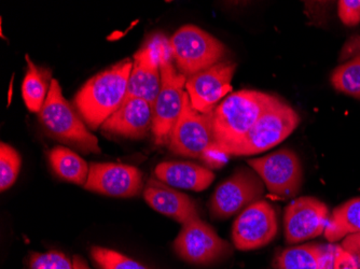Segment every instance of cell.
<instances>
[{
	"mask_svg": "<svg viewBox=\"0 0 360 269\" xmlns=\"http://www.w3.org/2000/svg\"><path fill=\"white\" fill-rule=\"evenodd\" d=\"M339 16L347 26L357 25L360 22V0L339 1Z\"/></svg>",
	"mask_w": 360,
	"mask_h": 269,
	"instance_id": "27",
	"label": "cell"
},
{
	"mask_svg": "<svg viewBox=\"0 0 360 269\" xmlns=\"http://www.w3.org/2000/svg\"><path fill=\"white\" fill-rule=\"evenodd\" d=\"M25 58L28 67L22 83V97L28 110L39 113L53 80L51 79L52 72L48 68L37 66L28 54Z\"/></svg>",
	"mask_w": 360,
	"mask_h": 269,
	"instance_id": "20",
	"label": "cell"
},
{
	"mask_svg": "<svg viewBox=\"0 0 360 269\" xmlns=\"http://www.w3.org/2000/svg\"><path fill=\"white\" fill-rule=\"evenodd\" d=\"M280 99L259 91L242 90L229 95L212 111V133L224 155L238 145L257 121Z\"/></svg>",
	"mask_w": 360,
	"mask_h": 269,
	"instance_id": "1",
	"label": "cell"
},
{
	"mask_svg": "<svg viewBox=\"0 0 360 269\" xmlns=\"http://www.w3.org/2000/svg\"><path fill=\"white\" fill-rule=\"evenodd\" d=\"M155 177L172 188L202 192L210 188L215 173L199 164L171 161L160 163L155 167Z\"/></svg>",
	"mask_w": 360,
	"mask_h": 269,
	"instance_id": "18",
	"label": "cell"
},
{
	"mask_svg": "<svg viewBox=\"0 0 360 269\" xmlns=\"http://www.w3.org/2000/svg\"><path fill=\"white\" fill-rule=\"evenodd\" d=\"M133 62L127 58L95 74L80 88L74 105L91 129L95 131L116 112L127 96V81Z\"/></svg>",
	"mask_w": 360,
	"mask_h": 269,
	"instance_id": "2",
	"label": "cell"
},
{
	"mask_svg": "<svg viewBox=\"0 0 360 269\" xmlns=\"http://www.w3.org/2000/svg\"><path fill=\"white\" fill-rule=\"evenodd\" d=\"M72 265H74L75 269H92L89 266L86 261L79 256H74V258H72Z\"/></svg>",
	"mask_w": 360,
	"mask_h": 269,
	"instance_id": "31",
	"label": "cell"
},
{
	"mask_svg": "<svg viewBox=\"0 0 360 269\" xmlns=\"http://www.w3.org/2000/svg\"><path fill=\"white\" fill-rule=\"evenodd\" d=\"M20 153L7 143L0 145V190L6 191L13 185L21 171Z\"/></svg>",
	"mask_w": 360,
	"mask_h": 269,
	"instance_id": "25",
	"label": "cell"
},
{
	"mask_svg": "<svg viewBox=\"0 0 360 269\" xmlns=\"http://www.w3.org/2000/svg\"><path fill=\"white\" fill-rule=\"evenodd\" d=\"M143 193L146 203L153 210L173 218L181 225L200 216L195 200L155 177L147 180Z\"/></svg>",
	"mask_w": 360,
	"mask_h": 269,
	"instance_id": "15",
	"label": "cell"
},
{
	"mask_svg": "<svg viewBox=\"0 0 360 269\" xmlns=\"http://www.w3.org/2000/svg\"><path fill=\"white\" fill-rule=\"evenodd\" d=\"M161 70L162 86L157 100L153 107V135L157 145H165L171 138V133L183 110L184 95L187 77L176 70L169 62L167 50L162 46L157 52Z\"/></svg>",
	"mask_w": 360,
	"mask_h": 269,
	"instance_id": "5",
	"label": "cell"
},
{
	"mask_svg": "<svg viewBox=\"0 0 360 269\" xmlns=\"http://www.w3.org/2000/svg\"><path fill=\"white\" fill-rule=\"evenodd\" d=\"M86 191L113 197H134L143 192V173L135 166L91 163Z\"/></svg>",
	"mask_w": 360,
	"mask_h": 269,
	"instance_id": "14",
	"label": "cell"
},
{
	"mask_svg": "<svg viewBox=\"0 0 360 269\" xmlns=\"http://www.w3.org/2000/svg\"><path fill=\"white\" fill-rule=\"evenodd\" d=\"M354 53H360V37H355L347 42L345 51L342 52L341 58H347Z\"/></svg>",
	"mask_w": 360,
	"mask_h": 269,
	"instance_id": "30",
	"label": "cell"
},
{
	"mask_svg": "<svg viewBox=\"0 0 360 269\" xmlns=\"http://www.w3.org/2000/svg\"><path fill=\"white\" fill-rule=\"evenodd\" d=\"M49 162L52 171L65 181L84 185L90 173V164L68 147H53L49 152Z\"/></svg>",
	"mask_w": 360,
	"mask_h": 269,
	"instance_id": "21",
	"label": "cell"
},
{
	"mask_svg": "<svg viewBox=\"0 0 360 269\" xmlns=\"http://www.w3.org/2000/svg\"><path fill=\"white\" fill-rule=\"evenodd\" d=\"M328 218V207L317 198L304 196L293 199L285 209L287 244H300L319 237L325 232Z\"/></svg>",
	"mask_w": 360,
	"mask_h": 269,
	"instance_id": "13",
	"label": "cell"
},
{
	"mask_svg": "<svg viewBox=\"0 0 360 269\" xmlns=\"http://www.w3.org/2000/svg\"><path fill=\"white\" fill-rule=\"evenodd\" d=\"M357 232H360V197L353 198L333 210L323 235L329 242H335Z\"/></svg>",
	"mask_w": 360,
	"mask_h": 269,
	"instance_id": "22",
	"label": "cell"
},
{
	"mask_svg": "<svg viewBox=\"0 0 360 269\" xmlns=\"http://www.w3.org/2000/svg\"><path fill=\"white\" fill-rule=\"evenodd\" d=\"M161 86V70L157 51L153 46H146L134 55L132 72L127 81V96L123 104L129 99L141 98L153 107Z\"/></svg>",
	"mask_w": 360,
	"mask_h": 269,
	"instance_id": "16",
	"label": "cell"
},
{
	"mask_svg": "<svg viewBox=\"0 0 360 269\" xmlns=\"http://www.w3.org/2000/svg\"><path fill=\"white\" fill-rule=\"evenodd\" d=\"M236 64L222 60L208 70L187 78L186 92L195 110L210 113L228 93L231 92V81L236 74Z\"/></svg>",
	"mask_w": 360,
	"mask_h": 269,
	"instance_id": "12",
	"label": "cell"
},
{
	"mask_svg": "<svg viewBox=\"0 0 360 269\" xmlns=\"http://www.w3.org/2000/svg\"><path fill=\"white\" fill-rule=\"evenodd\" d=\"M264 183L250 167H240L218 185L208 203L212 220H226L240 214L264 195Z\"/></svg>",
	"mask_w": 360,
	"mask_h": 269,
	"instance_id": "7",
	"label": "cell"
},
{
	"mask_svg": "<svg viewBox=\"0 0 360 269\" xmlns=\"http://www.w3.org/2000/svg\"><path fill=\"white\" fill-rule=\"evenodd\" d=\"M331 83L339 92L360 99V53L333 70Z\"/></svg>",
	"mask_w": 360,
	"mask_h": 269,
	"instance_id": "23",
	"label": "cell"
},
{
	"mask_svg": "<svg viewBox=\"0 0 360 269\" xmlns=\"http://www.w3.org/2000/svg\"><path fill=\"white\" fill-rule=\"evenodd\" d=\"M212 112L201 113L184 95L183 110L178 117L169 138V150L176 155L203 161L210 150L216 147L212 133Z\"/></svg>",
	"mask_w": 360,
	"mask_h": 269,
	"instance_id": "8",
	"label": "cell"
},
{
	"mask_svg": "<svg viewBox=\"0 0 360 269\" xmlns=\"http://www.w3.org/2000/svg\"><path fill=\"white\" fill-rule=\"evenodd\" d=\"M30 269H75L72 262L58 251L44 254H32L30 261Z\"/></svg>",
	"mask_w": 360,
	"mask_h": 269,
	"instance_id": "26",
	"label": "cell"
},
{
	"mask_svg": "<svg viewBox=\"0 0 360 269\" xmlns=\"http://www.w3.org/2000/svg\"><path fill=\"white\" fill-rule=\"evenodd\" d=\"M40 125L49 136L75 147L84 155L102 152L98 139L86 129L74 107L63 96L58 80H52L46 102L38 113Z\"/></svg>",
	"mask_w": 360,
	"mask_h": 269,
	"instance_id": "3",
	"label": "cell"
},
{
	"mask_svg": "<svg viewBox=\"0 0 360 269\" xmlns=\"http://www.w3.org/2000/svg\"><path fill=\"white\" fill-rule=\"evenodd\" d=\"M356 258H357L358 267H359V269H360V254H358V256H356Z\"/></svg>",
	"mask_w": 360,
	"mask_h": 269,
	"instance_id": "32",
	"label": "cell"
},
{
	"mask_svg": "<svg viewBox=\"0 0 360 269\" xmlns=\"http://www.w3.org/2000/svg\"><path fill=\"white\" fill-rule=\"evenodd\" d=\"M277 230L276 211L260 199L238 214L232 228V240L238 250H255L268 246L276 237Z\"/></svg>",
	"mask_w": 360,
	"mask_h": 269,
	"instance_id": "11",
	"label": "cell"
},
{
	"mask_svg": "<svg viewBox=\"0 0 360 269\" xmlns=\"http://www.w3.org/2000/svg\"><path fill=\"white\" fill-rule=\"evenodd\" d=\"M333 269H359L357 258L341 246H337Z\"/></svg>",
	"mask_w": 360,
	"mask_h": 269,
	"instance_id": "28",
	"label": "cell"
},
{
	"mask_svg": "<svg viewBox=\"0 0 360 269\" xmlns=\"http://www.w3.org/2000/svg\"><path fill=\"white\" fill-rule=\"evenodd\" d=\"M337 246L307 244L281 251L274 261L276 269H333Z\"/></svg>",
	"mask_w": 360,
	"mask_h": 269,
	"instance_id": "19",
	"label": "cell"
},
{
	"mask_svg": "<svg viewBox=\"0 0 360 269\" xmlns=\"http://www.w3.org/2000/svg\"><path fill=\"white\" fill-rule=\"evenodd\" d=\"M153 107L143 99L127 100L101 126L112 136L129 139H143L153 131Z\"/></svg>",
	"mask_w": 360,
	"mask_h": 269,
	"instance_id": "17",
	"label": "cell"
},
{
	"mask_svg": "<svg viewBox=\"0 0 360 269\" xmlns=\"http://www.w3.org/2000/svg\"><path fill=\"white\" fill-rule=\"evenodd\" d=\"M341 247L354 256L360 254V232L345 237L342 242Z\"/></svg>",
	"mask_w": 360,
	"mask_h": 269,
	"instance_id": "29",
	"label": "cell"
},
{
	"mask_svg": "<svg viewBox=\"0 0 360 269\" xmlns=\"http://www.w3.org/2000/svg\"><path fill=\"white\" fill-rule=\"evenodd\" d=\"M90 254L98 269H149L139 261L111 249L94 246L91 248Z\"/></svg>",
	"mask_w": 360,
	"mask_h": 269,
	"instance_id": "24",
	"label": "cell"
},
{
	"mask_svg": "<svg viewBox=\"0 0 360 269\" xmlns=\"http://www.w3.org/2000/svg\"><path fill=\"white\" fill-rule=\"evenodd\" d=\"M173 247L181 260L202 266L214 264L232 254L230 244L220 238L215 230L200 216L183 224Z\"/></svg>",
	"mask_w": 360,
	"mask_h": 269,
	"instance_id": "9",
	"label": "cell"
},
{
	"mask_svg": "<svg viewBox=\"0 0 360 269\" xmlns=\"http://www.w3.org/2000/svg\"><path fill=\"white\" fill-rule=\"evenodd\" d=\"M169 46L178 70L187 78L222 62L226 53L221 41L194 25L180 27Z\"/></svg>",
	"mask_w": 360,
	"mask_h": 269,
	"instance_id": "4",
	"label": "cell"
},
{
	"mask_svg": "<svg viewBox=\"0 0 360 269\" xmlns=\"http://www.w3.org/2000/svg\"><path fill=\"white\" fill-rule=\"evenodd\" d=\"M248 164L276 197H295L302 187V165L292 150H278L266 157L248 159Z\"/></svg>",
	"mask_w": 360,
	"mask_h": 269,
	"instance_id": "10",
	"label": "cell"
},
{
	"mask_svg": "<svg viewBox=\"0 0 360 269\" xmlns=\"http://www.w3.org/2000/svg\"><path fill=\"white\" fill-rule=\"evenodd\" d=\"M299 123L298 113L280 99L261 115L245 138L229 152V157H250L272 149L288 138Z\"/></svg>",
	"mask_w": 360,
	"mask_h": 269,
	"instance_id": "6",
	"label": "cell"
}]
</instances>
